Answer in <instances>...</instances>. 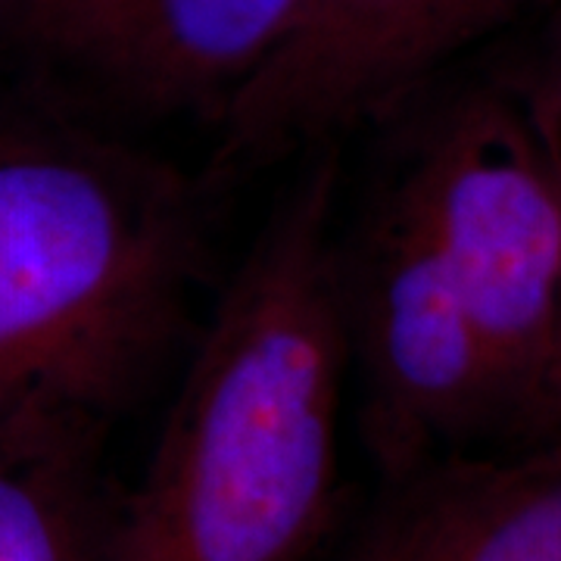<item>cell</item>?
Here are the masks:
<instances>
[{"mask_svg": "<svg viewBox=\"0 0 561 561\" xmlns=\"http://www.w3.org/2000/svg\"><path fill=\"white\" fill-rule=\"evenodd\" d=\"M316 157L194 341L128 493V561H302L331 522L350 353L331 140Z\"/></svg>", "mask_w": 561, "mask_h": 561, "instance_id": "6da1fadb", "label": "cell"}, {"mask_svg": "<svg viewBox=\"0 0 561 561\" xmlns=\"http://www.w3.org/2000/svg\"><path fill=\"white\" fill-rule=\"evenodd\" d=\"M194 181L91 135L0 138V431L110 421L191 331Z\"/></svg>", "mask_w": 561, "mask_h": 561, "instance_id": "7a4b0ae2", "label": "cell"}, {"mask_svg": "<svg viewBox=\"0 0 561 561\" xmlns=\"http://www.w3.org/2000/svg\"><path fill=\"white\" fill-rule=\"evenodd\" d=\"M518 431L546 440L561 356V187L505 81L437 110L400 169Z\"/></svg>", "mask_w": 561, "mask_h": 561, "instance_id": "3957f363", "label": "cell"}, {"mask_svg": "<svg viewBox=\"0 0 561 561\" xmlns=\"http://www.w3.org/2000/svg\"><path fill=\"white\" fill-rule=\"evenodd\" d=\"M337 284L365 443L393 481L493 431H518L478 324L402 175L337 234Z\"/></svg>", "mask_w": 561, "mask_h": 561, "instance_id": "277c9868", "label": "cell"}, {"mask_svg": "<svg viewBox=\"0 0 561 561\" xmlns=\"http://www.w3.org/2000/svg\"><path fill=\"white\" fill-rule=\"evenodd\" d=\"M559 0H306L219 119L216 175L260 169L405 101L471 44Z\"/></svg>", "mask_w": 561, "mask_h": 561, "instance_id": "5b68a950", "label": "cell"}, {"mask_svg": "<svg viewBox=\"0 0 561 561\" xmlns=\"http://www.w3.org/2000/svg\"><path fill=\"white\" fill-rule=\"evenodd\" d=\"M306 0H7L0 28L113 110L219 119Z\"/></svg>", "mask_w": 561, "mask_h": 561, "instance_id": "8992f818", "label": "cell"}, {"mask_svg": "<svg viewBox=\"0 0 561 561\" xmlns=\"http://www.w3.org/2000/svg\"><path fill=\"white\" fill-rule=\"evenodd\" d=\"M371 561H561V437L405 478Z\"/></svg>", "mask_w": 561, "mask_h": 561, "instance_id": "52a82bcc", "label": "cell"}, {"mask_svg": "<svg viewBox=\"0 0 561 561\" xmlns=\"http://www.w3.org/2000/svg\"><path fill=\"white\" fill-rule=\"evenodd\" d=\"M103 431H0V561H128V493L103 474Z\"/></svg>", "mask_w": 561, "mask_h": 561, "instance_id": "ba28073f", "label": "cell"}, {"mask_svg": "<svg viewBox=\"0 0 561 561\" xmlns=\"http://www.w3.org/2000/svg\"><path fill=\"white\" fill-rule=\"evenodd\" d=\"M505 84L522 103L524 116L540 140L542 153L549 157V165L561 187V0L549 7V22L537 50L505 79ZM549 437H561V356L552 383V402H549L546 440Z\"/></svg>", "mask_w": 561, "mask_h": 561, "instance_id": "9c48e42d", "label": "cell"}, {"mask_svg": "<svg viewBox=\"0 0 561 561\" xmlns=\"http://www.w3.org/2000/svg\"><path fill=\"white\" fill-rule=\"evenodd\" d=\"M3 13H7V0H0V22H3Z\"/></svg>", "mask_w": 561, "mask_h": 561, "instance_id": "30bf717a", "label": "cell"}]
</instances>
